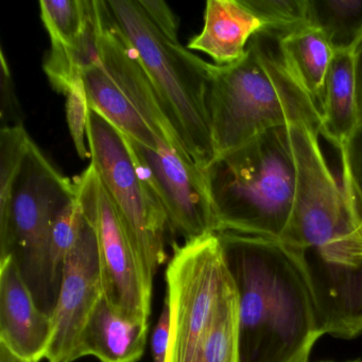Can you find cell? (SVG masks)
I'll list each match as a JSON object with an SVG mask.
<instances>
[{
	"label": "cell",
	"instance_id": "obj_18",
	"mask_svg": "<svg viewBox=\"0 0 362 362\" xmlns=\"http://www.w3.org/2000/svg\"><path fill=\"white\" fill-rule=\"evenodd\" d=\"M90 107L129 139L146 147L158 148V139L112 79L101 60L82 71ZM166 143V141H165Z\"/></svg>",
	"mask_w": 362,
	"mask_h": 362
},
{
	"label": "cell",
	"instance_id": "obj_19",
	"mask_svg": "<svg viewBox=\"0 0 362 362\" xmlns=\"http://www.w3.org/2000/svg\"><path fill=\"white\" fill-rule=\"evenodd\" d=\"M308 25L334 52H354L362 41V0H308Z\"/></svg>",
	"mask_w": 362,
	"mask_h": 362
},
{
	"label": "cell",
	"instance_id": "obj_14",
	"mask_svg": "<svg viewBox=\"0 0 362 362\" xmlns=\"http://www.w3.org/2000/svg\"><path fill=\"white\" fill-rule=\"evenodd\" d=\"M264 29L267 25L243 5V0H209L204 26L190 40L187 49L203 52L215 65L226 66L240 61L252 37Z\"/></svg>",
	"mask_w": 362,
	"mask_h": 362
},
{
	"label": "cell",
	"instance_id": "obj_11",
	"mask_svg": "<svg viewBox=\"0 0 362 362\" xmlns=\"http://www.w3.org/2000/svg\"><path fill=\"white\" fill-rule=\"evenodd\" d=\"M103 296L96 234L84 216L77 243L65 262L58 300L50 313L52 334L45 357L48 362L77 360L82 332Z\"/></svg>",
	"mask_w": 362,
	"mask_h": 362
},
{
	"label": "cell",
	"instance_id": "obj_24",
	"mask_svg": "<svg viewBox=\"0 0 362 362\" xmlns=\"http://www.w3.org/2000/svg\"><path fill=\"white\" fill-rule=\"evenodd\" d=\"M65 110H66L69 133L75 145L76 151L78 156L84 160L90 156L88 146L86 144V139L88 141L90 103H88V94H86L82 77L67 93Z\"/></svg>",
	"mask_w": 362,
	"mask_h": 362
},
{
	"label": "cell",
	"instance_id": "obj_29",
	"mask_svg": "<svg viewBox=\"0 0 362 362\" xmlns=\"http://www.w3.org/2000/svg\"><path fill=\"white\" fill-rule=\"evenodd\" d=\"M0 362H28L14 355L3 343H0Z\"/></svg>",
	"mask_w": 362,
	"mask_h": 362
},
{
	"label": "cell",
	"instance_id": "obj_30",
	"mask_svg": "<svg viewBox=\"0 0 362 362\" xmlns=\"http://www.w3.org/2000/svg\"><path fill=\"white\" fill-rule=\"evenodd\" d=\"M353 238L355 240L358 250H359L360 255L362 256V218L358 222L355 230H353Z\"/></svg>",
	"mask_w": 362,
	"mask_h": 362
},
{
	"label": "cell",
	"instance_id": "obj_15",
	"mask_svg": "<svg viewBox=\"0 0 362 362\" xmlns=\"http://www.w3.org/2000/svg\"><path fill=\"white\" fill-rule=\"evenodd\" d=\"M149 322L124 317L101 298L80 339L77 360L94 356L100 362H139L145 353Z\"/></svg>",
	"mask_w": 362,
	"mask_h": 362
},
{
	"label": "cell",
	"instance_id": "obj_23",
	"mask_svg": "<svg viewBox=\"0 0 362 362\" xmlns=\"http://www.w3.org/2000/svg\"><path fill=\"white\" fill-rule=\"evenodd\" d=\"M343 190L362 218V126L357 127L340 152Z\"/></svg>",
	"mask_w": 362,
	"mask_h": 362
},
{
	"label": "cell",
	"instance_id": "obj_27",
	"mask_svg": "<svg viewBox=\"0 0 362 362\" xmlns=\"http://www.w3.org/2000/svg\"><path fill=\"white\" fill-rule=\"evenodd\" d=\"M169 342H170V315H169L168 305L165 300L162 313L152 334L151 349L153 362H166Z\"/></svg>",
	"mask_w": 362,
	"mask_h": 362
},
{
	"label": "cell",
	"instance_id": "obj_21",
	"mask_svg": "<svg viewBox=\"0 0 362 362\" xmlns=\"http://www.w3.org/2000/svg\"><path fill=\"white\" fill-rule=\"evenodd\" d=\"M83 221V211L76 194L57 216L52 226L49 245L50 286L56 303L65 262L77 243Z\"/></svg>",
	"mask_w": 362,
	"mask_h": 362
},
{
	"label": "cell",
	"instance_id": "obj_20",
	"mask_svg": "<svg viewBox=\"0 0 362 362\" xmlns=\"http://www.w3.org/2000/svg\"><path fill=\"white\" fill-rule=\"evenodd\" d=\"M200 362H238V304L228 272L203 340Z\"/></svg>",
	"mask_w": 362,
	"mask_h": 362
},
{
	"label": "cell",
	"instance_id": "obj_13",
	"mask_svg": "<svg viewBox=\"0 0 362 362\" xmlns=\"http://www.w3.org/2000/svg\"><path fill=\"white\" fill-rule=\"evenodd\" d=\"M52 317L40 308L12 256L0 262V343L28 362L46 357Z\"/></svg>",
	"mask_w": 362,
	"mask_h": 362
},
{
	"label": "cell",
	"instance_id": "obj_10",
	"mask_svg": "<svg viewBox=\"0 0 362 362\" xmlns=\"http://www.w3.org/2000/svg\"><path fill=\"white\" fill-rule=\"evenodd\" d=\"M139 170L162 203L168 228L185 241L217 233L206 173L165 141L146 147L127 137Z\"/></svg>",
	"mask_w": 362,
	"mask_h": 362
},
{
	"label": "cell",
	"instance_id": "obj_1",
	"mask_svg": "<svg viewBox=\"0 0 362 362\" xmlns=\"http://www.w3.org/2000/svg\"><path fill=\"white\" fill-rule=\"evenodd\" d=\"M238 304V362H308L322 336L310 289L279 239L217 233Z\"/></svg>",
	"mask_w": 362,
	"mask_h": 362
},
{
	"label": "cell",
	"instance_id": "obj_22",
	"mask_svg": "<svg viewBox=\"0 0 362 362\" xmlns=\"http://www.w3.org/2000/svg\"><path fill=\"white\" fill-rule=\"evenodd\" d=\"M267 25V29L290 31L308 25V0H243Z\"/></svg>",
	"mask_w": 362,
	"mask_h": 362
},
{
	"label": "cell",
	"instance_id": "obj_3",
	"mask_svg": "<svg viewBox=\"0 0 362 362\" xmlns=\"http://www.w3.org/2000/svg\"><path fill=\"white\" fill-rule=\"evenodd\" d=\"M217 233L281 239L296 194L288 126L260 133L205 169Z\"/></svg>",
	"mask_w": 362,
	"mask_h": 362
},
{
	"label": "cell",
	"instance_id": "obj_17",
	"mask_svg": "<svg viewBox=\"0 0 362 362\" xmlns=\"http://www.w3.org/2000/svg\"><path fill=\"white\" fill-rule=\"evenodd\" d=\"M281 52L290 71L321 113L324 88L334 50L313 27H300L281 33Z\"/></svg>",
	"mask_w": 362,
	"mask_h": 362
},
{
	"label": "cell",
	"instance_id": "obj_2",
	"mask_svg": "<svg viewBox=\"0 0 362 362\" xmlns=\"http://www.w3.org/2000/svg\"><path fill=\"white\" fill-rule=\"evenodd\" d=\"M281 33H256L245 56L234 64L209 63L206 107L214 160L292 122H305L322 135L321 113L286 63Z\"/></svg>",
	"mask_w": 362,
	"mask_h": 362
},
{
	"label": "cell",
	"instance_id": "obj_31",
	"mask_svg": "<svg viewBox=\"0 0 362 362\" xmlns=\"http://www.w3.org/2000/svg\"><path fill=\"white\" fill-rule=\"evenodd\" d=\"M355 362H357V361H355Z\"/></svg>",
	"mask_w": 362,
	"mask_h": 362
},
{
	"label": "cell",
	"instance_id": "obj_28",
	"mask_svg": "<svg viewBox=\"0 0 362 362\" xmlns=\"http://www.w3.org/2000/svg\"><path fill=\"white\" fill-rule=\"evenodd\" d=\"M354 79L357 101L358 127L362 126V41L353 52Z\"/></svg>",
	"mask_w": 362,
	"mask_h": 362
},
{
	"label": "cell",
	"instance_id": "obj_6",
	"mask_svg": "<svg viewBox=\"0 0 362 362\" xmlns=\"http://www.w3.org/2000/svg\"><path fill=\"white\" fill-rule=\"evenodd\" d=\"M88 146L93 166L109 192L148 279L164 264L168 220L135 163L124 134L90 107Z\"/></svg>",
	"mask_w": 362,
	"mask_h": 362
},
{
	"label": "cell",
	"instance_id": "obj_25",
	"mask_svg": "<svg viewBox=\"0 0 362 362\" xmlns=\"http://www.w3.org/2000/svg\"><path fill=\"white\" fill-rule=\"evenodd\" d=\"M1 128L24 124L22 112L14 92L13 81L5 54L1 50V99H0Z\"/></svg>",
	"mask_w": 362,
	"mask_h": 362
},
{
	"label": "cell",
	"instance_id": "obj_12",
	"mask_svg": "<svg viewBox=\"0 0 362 362\" xmlns=\"http://www.w3.org/2000/svg\"><path fill=\"white\" fill-rule=\"evenodd\" d=\"M99 54L103 66L152 132L194 163L170 112L154 88L136 52L110 16L105 0H99Z\"/></svg>",
	"mask_w": 362,
	"mask_h": 362
},
{
	"label": "cell",
	"instance_id": "obj_8",
	"mask_svg": "<svg viewBox=\"0 0 362 362\" xmlns=\"http://www.w3.org/2000/svg\"><path fill=\"white\" fill-rule=\"evenodd\" d=\"M77 199L98 245L103 298L124 317L148 321L152 287L117 209L93 164L75 179Z\"/></svg>",
	"mask_w": 362,
	"mask_h": 362
},
{
	"label": "cell",
	"instance_id": "obj_7",
	"mask_svg": "<svg viewBox=\"0 0 362 362\" xmlns=\"http://www.w3.org/2000/svg\"><path fill=\"white\" fill-rule=\"evenodd\" d=\"M228 277L217 233L177 247L166 270L170 342L166 362H200L205 334Z\"/></svg>",
	"mask_w": 362,
	"mask_h": 362
},
{
	"label": "cell",
	"instance_id": "obj_9",
	"mask_svg": "<svg viewBox=\"0 0 362 362\" xmlns=\"http://www.w3.org/2000/svg\"><path fill=\"white\" fill-rule=\"evenodd\" d=\"M288 130L296 160V194L279 240L296 249L355 230L359 214L328 168L319 131L302 122L288 124Z\"/></svg>",
	"mask_w": 362,
	"mask_h": 362
},
{
	"label": "cell",
	"instance_id": "obj_5",
	"mask_svg": "<svg viewBox=\"0 0 362 362\" xmlns=\"http://www.w3.org/2000/svg\"><path fill=\"white\" fill-rule=\"evenodd\" d=\"M77 194L75 180L60 173L31 141L6 206L0 207V262L12 256L42 310L52 313L49 245L54 220Z\"/></svg>",
	"mask_w": 362,
	"mask_h": 362
},
{
	"label": "cell",
	"instance_id": "obj_4",
	"mask_svg": "<svg viewBox=\"0 0 362 362\" xmlns=\"http://www.w3.org/2000/svg\"><path fill=\"white\" fill-rule=\"evenodd\" d=\"M105 1L170 112L190 158L205 170L215 158L206 107L209 62L165 37L146 16L139 0Z\"/></svg>",
	"mask_w": 362,
	"mask_h": 362
},
{
	"label": "cell",
	"instance_id": "obj_26",
	"mask_svg": "<svg viewBox=\"0 0 362 362\" xmlns=\"http://www.w3.org/2000/svg\"><path fill=\"white\" fill-rule=\"evenodd\" d=\"M141 9L152 24L173 43L179 41V22L177 18L163 0H139Z\"/></svg>",
	"mask_w": 362,
	"mask_h": 362
},
{
	"label": "cell",
	"instance_id": "obj_16",
	"mask_svg": "<svg viewBox=\"0 0 362 362\" xmlns=\"http://www.w3.org/2000/svg\"><path fill=\"white\" fill-rule=\"evenodd\" d=\"M322 136L342 151L358 127L353 52H336L324 88Z\"/></svg>",
	"mask_w": 362,
	"mask_h": 362
}]
</instances>
